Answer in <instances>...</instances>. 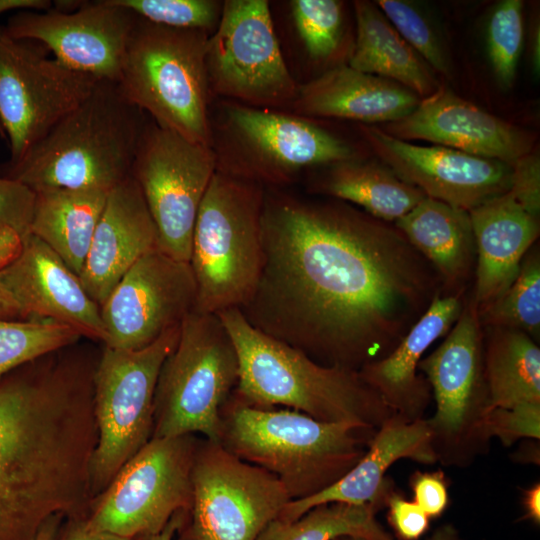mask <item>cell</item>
<instances>
[{"label": "cell", "mask_w": 540, "mask_h": 540, "mask_svg": "<svg viewBox=\"0 0 540 540\" xmlns=\"http://www.w3.org/2000/svg\"><path fill=\"white\" fill-rule=\"evenodd\" d=\"M388 520L402 540H418L428 529L429 516L393 489L387 497Z\"/></svg>", "instance_id": "43"}, {"label": "cell", "mask_w": 540, "mask_h": 540, "mask_svg": "<svg viewBox=\"0 0 540 540\" xmlns=\"http://www.w3.org/2000/svg\"><path fill=\"white\" fill-rule=\"evenodd\" d=\"M52 6L49 0H0V14L12 10L46 11Z\"/></svg>", "instance_id": "47"}, {"label": "cell", "mask_w": 540, "mask_h": 540, "mask_svg": "<svg viewBox=\"0 0 540 540\" xmlns=\"http://www.w3.org/2000/svg\"><path fill=\"white\" fill-rule=\"evenodd\" d=\"M80 339L74 328L52 320L0 319V379Z\"/></svg>", "instance_id": "34"}, {"label": "cell", "mask_w": 540, "mask_h": 540, "mask_svg": "<svg viewBox=\"0 0 540 540\" xmlns=\"http://www.w3.org/2000/svg\"><path fill=\"white\" fill-rule=\"evenodd\" d=\"M0 136H1V138H3V139H5V140H6V138H5V134H4V132H3V129H2V126H1V124H0Z\"/></svg>", "instance_id": "53"}, {"label": "cell", "mask_w": 540, "mask_h": 540, "mask_svg": "<svg viewBox=\"0 0 540 540\" xmlns=\"http://www.w3.org/2000/svg\"><path fill=\"white\" fill-rule=\"evenodd\" d=\"M511 183L508 191L531 214L540 213V161L536 154L529 153L512 166Z\"/></svg>", "instance_id": "41"}, {"label": "cell", "mask_w": 540, "mask_h": 540, "mask_svg": "<svg viewBox=\"0 0 540 540\" xmlns=\"http://www.w3.org/2000/svg\"><path fill=\"white\" fill-rule=\"evenodd\" d=\"M157 248L156 226L129 176L108 191L80 275L84 289L100 307L132 265Z\"/></svg>", "instance_id": "23"}, {"label": "cell", "mask_w": 540, "mask_h": 540, "mask_svg": "<svg viewBox=\"0 0 540 540\" xmlns=\"http://www.w3.org/2000/svg\"><path fill=\"white\" fill-rule=\"evenodd\" d=\"M34 198L28 187L0 176V228L11 226L28 236Z\"/></svg>", "instance_id": "40"}, {"label": "cell", "mask_w": 540, "mask_h": 540, "mask_svg": "<svg viewBox=\"0 0 540 540\" xmlns=\"http://www.w3.org/2000/svg\"><path fill=\"white\" fill-rule=\"evenodd\" d=\"M443 342L418 365L427 379L436 409L425 418L436 461L468 467L488 452L485 420L492 408L483 358V328L473 294Z\"/></svg>", "instance_id": "10"}, {"label": "cell", "mask_w": 540, "mask_h": 540, "mask_svg": "<svg viewBox=\"0 0 540 540\" xmlns=\"http://www.w3.org/2000/svg\"><path fill=\"white\" fill-rule=\"evenodd\" d=\"M199 438H151L93 498L88 528L134 539L160 532L192 497L191 472Z\"/></svg>", "instance_id": "13"}, {"label": "cell", "mask_w": 540, "mask_h": 540, "mask_svg": "<svg viewBox=\"0 0 540 540\" xmlns=\"http://www.w3.org/2000/svg\"><path fill=\"white\" fill-rule=\"evenodd\" d=\"M522 506L524 518L535 524L540 523V484L534 483L522 490Z\"/></svg>", "instance_id": "46"}, {"label": "cell", "mask_w": 540, "mask_h": 540, "mask_svg": "<svg viewBox=\"0 0 540 540\" xmlns=\"http://www.w3.org/2000/svg\"><path fill=\"white\" fill-rule=\"evenodd\" d=\"M191 483L177 540H257L291 501L276 476L205 438L196 448Z\"/></svg>", "instance_id": "12"}, {"label": "cell", "mask_w": 540, "mask_h": 540, "mask_svg": "<svg viewBox=\"0 0 540 540\" xmlns=\"http://www.w3.org/2000/svg\"><path fill=\"white\" fill-rule=\"evenodd\" d=\"M356 43L348 65L360 72L391 80L426 98L437 89L428 65L400 36L380 9L354 1Z\"/></svg>", "instance_id": "29"}, {"label": "cell", "mask_w": 540, "mask_h": 540, "mask_svg": "<svg viewBox=\"0 0 540 540\" xmlns=\"http://www.w3.org/2000/svg\"><path fill=\"white\" fill-rule=\"evenodd\" d=\"M26 238L27 236L11 226L0 228V271L20 256Z\"/></svg>", "instance_id": "44"}, {"label": "cell", "mask_w": 540, "mask_h": 540, "mask_svg": "<svg viewBox=\"0 0 540 540\" xmlns=\"http://www.w3.org/2000/svg\"><path fill=\"white\" fill-rule=\"evenodd\" d=\"M401 459L427 465L437 463L425 418L408 421L393 414L376 430L363 457L341 479L315 495L289 501L278 519L293 521L310 509L329 503L374 505L381 509L394 489L386 472Z\"/></svg>", "instance_id": "22"}, {"label": "cell", "mask_w": 540, "mask_h": 540, "mask_svg": "<svg viewBox=\"0 0 540 540\" xmlns=\"http://www.w3.org/2000/svg\"><path fill=\"white\" fill-rule=\"evenodd\" d=\"M375 432L293 409L251 406L232 393L221 411L218 443L276 476L291 500H299L341 479L363 457Z\"/></svg>", "instance_id": "5"}, {"label": "cell", "mask_w": 540, "mask_h": 540, "mask_svg": "<svg viewBox=\"0 0 540 540\" xmlns=\"http://www.w3.org/2000/svg\"><path fill=\"white\" fill-rule=\"evenodd\" d=\"M419 96L391 80L337 65L299 85L289 111L305 118L391 123L410 114Z\"/></svg>", "instance_id": "26"}, {"label": "cell", "mask_w": 540, "mask_h": 540, "mask_svg": "<svg viewBox=\"0 0 540 540\" xmlns=\"http://www.w3.org/2000/svg\"><path fill=\"white\" fill-rule=\"evenodd\" d=\"M523 44V2L501 1L492 11L487 25L490 63L503 88L513 84Z\"/></svg>", "instance_id": "36"}, {"label": "cell", "mask_w": 540, "mask_h": 540, "mask_svg": "<svg viewBox=\"0 0 540 540\" xmlns=\"http://www.w3.org/2000/svg\"><path fill=\"white\" fill-rule=\"evenodd\" d=\"M196 284L188 262L158 248L124 274L100 306L104 346L139 350L181 325L195 307Z\"/></svg>", "instance_id": "17"}, {"label": "cell", "mask_w": 540, "mask_h": 540, "mask_svg": "<svg viewBox=\"0 0 540 540\" xmlns=\"http://www.w3.org/2000/svg\"><path fill=\"white\" fill-rule=\"evenodd\" d=\"M147 116L117 83L99 81L22 158L0 165V176L33 192L47 188L109 191L130 176Z\"/></svg>", "instance_id": "4"}, {"label": "cell", "mask_w": 540, "mask_h": 540, "mask_svg": "<svg viewBox=\"0 0 540 540\" xmlns=\"http://www.w3.org/2000/svg\"><path fill=\"white\" fill-rule=\"evenodd\" d=\"M0 283L21 308L24 320H52L82 338L105 343L100 307L80 278L42 240L29 234L20 256L0 271Z\"/></svg>", "instance_id": "21"}, {"label": "cell", "mask_w": 540, "mask_h": 540, "mask_svg": "<svg viewBox=\"0 0 540 540\" xmlns=\"http://www.w3.org/2000/svg\"><path fill=\"white\" fill-rule=\"evenodd\" d=\"M483 358L492 408L540 403V348L528 334L483 328Z\"/></svg>", "instance_id": "31"}, {"label": "cell", "mask_w": 540, "mask_h": 540, "mask_svg": "<svg viewBox=\"0 0 540 540\" xmlns=\"http://www.w3.org/2000/svg\"><path fill=\"white\" fill-rule=\"evenodd\" d=\"M382 130L400 140H426L509 166L529 154L534 144L527 131L440 88Z\"/></svg>", "instance_id": "20"}, {"label": "cell", "mask_w": 540, "mask_h": 540, "mask_svg": "<svg viewBox=\"0 0 540 540\" xmlns=\"http://www.w3.org/2000/svg\"><path fill=\"white\" fill-rule=\"evenodd\" d=\"M215 172L211 147L147 119L130 176L154 221L161 252L189 263L196 217Z\"/></svg>", "instance_id": "15"}, {"label": "cell", "mask_w": 540, "mask_h": 540, "mask_svg": "<svg viewBox=\"0 0 540 540\" xmlns=\"http://www.w3.org/2000/svg\"><path fill=\"white\" fill-rule=\"evenodd\" d=\"M180 326L139 350L103 345L94 374L98 438L91 460L93 498L151 440L159 372L178 342Z\"/></svg>", "instance_id": "11"}, {"label": "cell", "mask_w": 540, "mask_h": 540, "mask_svg": "<svg viewBox=\"0 0 540 540\" xmlns=\"http://www.w3.org/2000/svg\"><path fill=\"white\" fill-rule=\"evenodd\" d=\"M138 18L116 0L83 1L70 12H18L3 29L14 39L40 44L73 71L117 83Z\"/></svg>", "instance_id": "18"}, {"label": "cell", "mask_w": 540, "mask_h": 540, "mask_svg": "<svg viewBox=\"0 0 540 540\" xmlns=\"http://www.w3.org/2000/svg\"><path fill=\"white\" fill-rule=\"evenodd\" d=\"M184 514V511L177 512L160 532L140 535L132 540H173L183 522Z\"/></svg>", "instance_id": "49"}, {"label": "cell", "mask_w": 540, "mask_h": 540, "mask_svg": "<svg viewBox=\"0 0 540 540\" xmlns=\"http://www.w3.org/2000/svg\"><path fill=\"white\" fill-rule=\"evenodd\" d=\"M58 540H132L106 532L95 531L86 525L85 517L66 520Z\"/></svg>", "instance_id": "45"}, {"label": "cell", "mask_w": 540, "mask_h": 540, "mask_svg": "<svg viewBox=\"0 0 540 540\" xmlns=\"http://www.w3.org/2000/svg\"><path fill=\"white\" fill-rule=\"evenodd\" d=\"M290 12L297 34L312 60L333 56L342 38V2L336 0H292Z\"/></svg>", "instance_id": "35"}, {"label": "cell", "mask_w": 540, "mask_h": 540, "mask_svg": "<svg viewBox=\"0 0 540 540\" xmlns=\"http://www.w3.org/2000/svg\"><path fill=\"white\" fill-rule=\"evenodd\" d=\"M266 189L216 171L196 217L189 264L194 311L218 314L243 307L263 268L262 215Z\"/></svg>", "instance_id": "6"}, {"label": "cell", "mask_w": 540, "mask_h": 540, "mask_svg": "<svg viewBox=\"0 0 540 540\" xmlns=\"http://www.w3.org/2000/svg\"><path fill=\"white\" fill-rule=\"evenodd\" d=\"M465 296L436 297L392 352L358 371L394 414L408 421L424 418L432 392L427 379L418 373L419 362L425 351L455 324Z\"/></svg>", "instance_id": "24"}, {"label": "cell", "mask_w": 540, "mask_h": 540, "mask_svg": "<svg viewBox=\"0 0 540 540\" xmlns=\"http://www.w3.org/2000/svg\"><path fill=\"white\" fill-rule=\"evenodd\" d=\"M360 130L385 166L428 198L469 212L510 187L512 168L498 160L415 145L372 125H360Z\"/></svg>", "instance_id": "19"}, {"label": "cell", "mask_w": 540, "mask_h": 540, "mask_svg": "<svg viewBox=\"0 0 540 540\" xmlns=\"http://www.w3.org/2000/svg\"><path fill=\"white\" fill-rule=\"evenodd\" d=\"M413 501L429 516L437 518L449 505V486L446 476L440 470L435 472H414L409 480Z\"/></svg>", "instance_id": "42"}, {"label": "cell", "mask_w": 540, "mask_h": 540, "mask_svg": "<svg viewBox=\"0 0 540 540\" xmlns=\"http://www.w3.org/2000/svg\"><path fill=\"white\" fill-rule=\"evenodd\" d=\"M210 124L216 171L264 188L285 186L312 168L357 159L345 140L291 112L225 100Z\"/></svg>", "instance_id": "8"}, {"label": "cell", "mask_w": 540, "mask_h": 540, "mask_svg": "<svg viewBox=\"0 0 540 540\" xmlns=\"http://www.w3.org/2000/svg\"><path fill=\"white\" fill-rule=\"evenodd\" d=\"M92 370L49 354L0 379V540L87 516L97 444Z\"/></svg>", "instance_id": "2"}, {"label": "cell", "mask_w": 540, "mask_h": 540, "mask_svg": "<svg viewBox=\"0 0 540 540\" xmlns=\"http://www.w3.org/2000/svg\"><path fill=\"white\" fill-rule=\"evenodd\" d=\"M426 540H464L457 530L451 525H443L437 528Z\"/></svg>", "instance_id": "50"}, {"label": "cell", "mask_w": 540, "mask_h": 540, "mask_svg": "<svg viewBox=\"0 0 540 540\" xmlns=\"http://www.w3.org/2000/svg\"><path fill=\"white\" fill-rule=\"evenodd\" d=\"M205 63L211 95L224 100L283 111L297 96L266 0L223 1Z\"/></svg>", "instance_id": "14"}, {"label": "cell", "mask_w": 540, "mask_h": 540, "mask_svg": "<svg viewBox=\"0 0 540 540\" xmlns=\"http://www.w3.org/2000/svg\"><path fill=\"white\" fill-rule=\"evenodd\" d=\"M374 505L329 503L316 506L293 521H271L257 540H334L341 536L393 540L376 519Z\"/></svg>", "instance_id": "32"}, {"label": "cell", "mask_w": 540, "mask_h": 540, "mask_svg": "<svg viewBox=\"0 0 540 540\" xmlns=\"http://www.w3.org/2000/svg\"><path fill=\"white\" fill-rule=\"evenodd\" d=\"M210 34L138 18L117 85L132 105L159 126L211 145L206 49Z\"/></svg>", "instance_id": "7"}, {"label": "cell", "mask_w": 540, "mask_h": 540, "mask_svg": "<svg viewBox=\"0 0 540 540\" xmlns=\"http://www.w3.org/2000/svg\"><path fill=\"white\" fill-rule=\"evenodd\" d=\"M138 17L153 24L197 29L210 35L217 27L223 2L216 0H116Z\"/></svg>", "instance_id": "38"}, {"label": "cell", "mask_w": 540, "mask_h": 540, "mask_svg": "<svg viewBox=\"0 0 540 540\" xmlns=\"http://www.w3.org/2000/svg\"><path fill=\"white\" fill-rule=\"evenodd\" d=\"M475 246L478 307L498 297L516 278L521 262L539 237V217L507 190L469 211Z\"/></svg>", "instance_id": "25"}, {"label": "cell", "mask_w": 540, "mask_h": 540, "mask_svg": "<svg viewBox=\"0 0 540 540\" xmlns=\"http://www.w3.org/2000/svg\"><path fill=\"white\" fill-rule=\"evenodd\" d=\"M532 65L535 73L538 75L540 70V53H539V28L534 30L532 38Z\"/></svg>", "instance_id": "51"}, {"label": "cell", "mask_w": 540, "mask_h": 540, "mask_svg": "<svg viewBox=\"0 0 540 540\" xmlns=\"http://www.w3.org/2000/svg\"><path fill=\"white\" fill-rule=\"evenodd\" d=\"M490 439L497 437L501 444L510 447L520 439L540 438V403L525 402L511 407H493L485 420Z\"/></svg>", "instance_id": "39"}, {"label": "cell", "mask_w": 540, "mask_h": 540, "mask_svg": "<svg viewBox=\"0 0 540 540\" xmlns=\"http://www.w3.org/2000/svg\"><path fill=\"white\" fill-rule=\"evenodd\" d=\"M265 189L263 268L245 319L325 366L386 357L442 295L434 268L390 222Z\"/></svg>", "instance_id": "1"}, {"label": "cell", "mask_w": 540, "mask_h": 540, "mask_svg": "<svg viewBox=\"0 0 540 540\" xmlns=\"http://www.w3.org/2000/svg\"><path fill=\"white\" fill-rule=\"evenodd\" d=\"M34 193L30 233L80 278L108 191L47 188Z\"/></svg>", "instance_id": "28"}, {"label": "cell", "mask_w": 540, "mask_h": 540, "mask_svg": "<svg viewBox=\"0 0 540 540\" xmlns=\"http://www.w3.org/2000/svg\"><path fill=\"white\" fill-rule=\"evenodd\" d=\"M38 43L10 37L0 27V124L15 162L99 82L47 57Z\"/></svg>", "instance_id": "16"}, {"label": "cell", "mask_w": 540, "mask_h": 540, "mask_svg": "<svg viewBox=\"0 0 540 540\" xmlns=\"http://www.w3.org/2000/svg\"><path fill=\"white\" fill-rule=\"evenodd\" d=\"M0 319L24 320L21 308L0 283Z\"/></svg>", "instance_id": "48"}, {"label": "cell", "mask_w": 540, "mask_h": 540, "mask_svg": "<svg viewBox=\"0 0 540 540\" xmlns=\"http://www.w3.org/2000/svg\"><path fill=\"white\" fill-rule=\"evenodd\" d=\"M334 540H366V539L360 538V537H353V536H341Z\"/></svg>", "instance_id": "52"}, {"label": "cell", "mask_w": 540, "mask_h": 540, "mask_svg": "<svg viewBox=\"0 0 540 540\" xmlns=\"http://www.w3.org/2000/svg\"><path fill=\"white\" fill-rule=\"evenodd\" d=\"M238 378L237 352L221 320L193 310L159 372L152 438L201 434L218 442L221 411Z\"/></svg>", "instance_id": "9"}, {"label": "cell", "mask_w": 540, "mask_h": 540, "mask_svg": "<svg viewBox=\"0 0 540 540\" xmlns=\"http://www.w3.org/2000/svg\"><path fill=\"white\" fill-rule=\"evenodd\" d=\"M482 328L520 330L536 342L540 336V253L534 244L514 281L495 299L478 307Z\"/></svg>", "instance_id": "33"}, {"label": "cell", "mask_w": 540, "mask_h": 540, "mask_svg": "<svg viewBox=\"0 0 540 540\" xmlns=\"http://www.w3.org/2000/svg\"><path fill=\"white\" fill-rule=\"evenodd\" d=\"M216 315L237 352L239 378L232 393L240 401L373 430L394 414L358 371L316 362L251 326L239 308Z\"/></svg>", "instance_id": "3"}, {"label": "cell", "mask_w": 540, "mask_h": 540, "mask_svg": "<svg viewBox=\"0 0 540 540\" xmlns=\"http://www.w3.org/2000/svg\"><path fill=\"white\" fill-rule=\"evenodd\" d=\"M375 5L427 65L444 75L450 74L447 52L424 12L402 0H378Z\"/></svg>", "instance_id": "37"}, {"label": "cell", "mask_w": 540, "mask_h": 540, "mask_svg": "<svg viewBox=\"0 0 540 540\" xmlns=\"http://www.w3.org/2000/svg\"><path fill=\"white\" fill-rule=\"evenodd\" d=\"M308 190L361 207L372 217L390 223L426 197L388 167L358 158L326 166L309 180Z\"/></svg>", "instance_id": "30"}, {"label": "cell", "mask_w": 540, "mask_h": 540, "mask_svg": "<svg viewBox=\"0 0 540 540\" xmlns=\"http://www.w3.org/2000/svg\"><path fill=\"white\" fill-rule=\"evenodd\" d=\"M394 225L434 268L443 296L466 294L476 266L468 211L425 197Z\"/></svg>", "instance_id": "27"}]
</instances>
